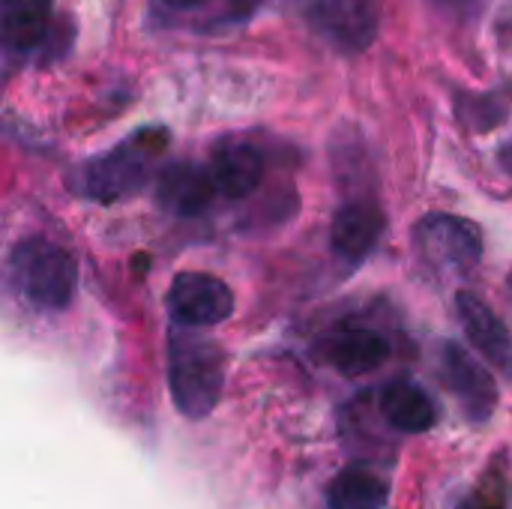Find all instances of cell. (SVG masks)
Wrapping results in <instances>:
<instances>
[{"label":"cell","mask_w":512,"mask_h":509,"mask_svg":"<svg viewBox=\"0 0 512 509\" xmlns=\"http://www.w3.org/2000/svg\"><path fill=\"white\" fill-rule=\"evenodd\" d=\"M225 351L198 330L177 327L168 339V390L174 408L189 420H204L222 399Z\"/></svg>","instance_id":"cell-1"},{"label":"cell","mask_w":512,"mask_h":509,"mask_svg":"<svg viewBox=\"0 0 512 509\" xmlns=\"http://www.w3.org/2000/svg\"><path fill=\"white\" fill-rule=\"evenodd\" d=\"M165 144H168L165 129H141L129 135L123 144L111 147L108 153L75 168L69 174V189L99 204L129 198L147 183L153 171V159L165 150Z\"/></svg>","instance_id":"cell-2"},{"label":"cell","mask_w":512,"mask_h":509,"mask_svg":"<svg viewBox=\"0 0 512 509\" xmlns=\"http://www.w3.org/2000/svg\"><path fill=\"white\" fill-rule=\"evenodd\" d=\"M9 279L18 297L33 309L63 312L75 297L78 267L63 246L45 237H27L9 255Z\"/></svg>","instance_id":"cell-3"},{"label":"cell","mask_w":512,"mask_h":509,"mask_svg":"<svg viewBox=\"0 0 512 509\" xmlns=\"http://www.w3.org/2000/svg\"><path fill=\"white\" fill-rule=\"evenodd\" d=\"M417 249L423 252V258L432 267L450 270L459 276L474 273L483 258L480 228L474 222H468L462 216H450V213L423 216V222L417 225Z\"/></svg>","instance_id":"cell-4"},{"label":"cell","mask_w":512,"mask_h":509,"mask_svg":"<svg viewBox=\"0 0 512 509\" xmlns=\"http://www.w3.org/2000/svg\"><path fill=\"white\" fill-rule=\"evenodd\" d=\"M168 312L186 330L216 327L234 315V291L210 273H177L168 288Z\"/></svg>","instance_id":"cell-5"},{"label":"cell","mask_w":512,"mask_h":509,"mask_svg":"<svg viewBox=\"0 0 512 509\" xmlns=\"http://www.w3.org/2000/svg\"><path fill=\"white\" fill-rule=\"evenodd\" d=\"M309 21L339 51L360 54L378 39L381 9L378 0H312Z\"/></svg>","instance_id":"cell-6"},{"label":"cell","mask_w":512,"mask_h":509,"mask_svg":"<svg viewBox=\"0 0 512 509\" xmlns=\"http://www.w3.org/2000/svg\"><path fill=\"white\" fill-rule=\"evenodd\" d=\"M438 363H441V378H444L447 390L456 396V402L462 405L465 417L471 423H486L498 408V384L489 375V369L483 363H477L456 342L441 345Z\"/></svg>","instance_id":"cell-7"},{"label":"cell","mask_w":512,"mask_h":509,"mask_svg":"<svg viewBox=\"0 0 512 509\" xmlns=\"http://www.w3.org/2000/svg\"><path fill=\"white\" fill-rule=\"evenodd\" d=\"M456 315H459L465 336L480 351V357L486 363H492L495 369H501L507 378H512V333L510 327L492 312V306L483 303L471 291H459L456 294Z\"/></svg>","instance_id":"cell-8"},{"label":"cell","mask_w":512,"mask_h":509,"mask_svg":"<svg viewBox=\"0 0 512 509\" xmlns=\"http://www.w3.org/2000/svg\"><path fill=\"white\" fill-rule=\"evenodd\" d=\"M213 195L216 183L210 177V168L192 162H171L156 177V204L171 216L192 219L210 207Z\"/></svg>","instance_id":"cell-9"},{"label":"cell","mask_w":512,"mask_h":509,"mask_svg":"<svg viewBox=\"0 0 512 509\" xmlns=\"http://www.w3.org/2000/svg\"><path fill=\"white\" fill-rule=\"evenodd\" d=\"M384 228H387V219L378 210V204H372V201L342 204L336 210L333 228H330L333 252L348 264H360V261H366L372 255V249L378 246Z\"/></svg>","instance_id":"cell-10"},{"label":"cell","mask_w":512,"mask_h":509,"mask_svg":"<svg viewBox=\"0 0 512 509\" xmlns=\"http://www.w3.org/2000/svg\"><path fill=\"white\" fill-rule=\"evenodd\" d=\"M210 177H213L219 195L246 198L264 180V156L258 147H252L246 141H228V144L216 147V153L210 159Z\"/></svg>","instance_id":"cell-11"},{"label":"cell","mask_w":512,"mask_h":509,"mask_svg":"<svg viewBox=\"0 0 512 509\" xmlns=\"http://www.w3.org/2000/svg\"><path fill=\"white\" fill-rule=\"evenodd\" d=\"M54 0H3L0 3V33L3 45L18 54H30L51 39Z\"/></svg>","instance_id":"cell-12"},{"label":"cell","mask_w":512,"mask_h":509,"mask_svg":"<svg viewBox=\"0 0 512 509\" xmlns=\"http://www.w3.org/2000/svg\"><path fill=\"white\" fill-rule=\"evenodd\" d=\"M381 414L384 420L405 435L429 432L438 420L432 396L411 378H393L381 393Z\"/></svg>","instance_id":"cell-13"},{"label":"cell","mask_w":512,"mask_h":509,"mask_svg":"<svg viewBox=\"0 0 512 509\" xmlns=\"http://www.w3.org/2000/svg\"><path fill=\"white\" fill-rule=\"evenodd\" d=\"M390 357V342L366 327L345 330L333 339L330 345V363L345 375V378H360L375 372L384 360Z\"/></svg>","instance_id":"cell-14"},{"label":"cell","mask_w":512,"mask_h":509,"mask_svg":"<svg viewBox=\"0 0 512 509\" xmlns=\"http://www.w3.org/2000/svg\"><path fill=\"white\" fill-rule=\"evenodd\" d=\"M165 15L183 18L201 30H216L249 18L258 0H153Z\"/></svg>","instance_id":"cell-15"},{"label":"cell","mask_w":512,"mask_h":509,"mask_svg":"<svg viewBox=\"0 0 512 509\" xmlns=\"http://www.w3.org/2000/svg\"><path fill=\"white\" fill-rule=\"evenodd\" d=\"M384 501H387V483L366 468H348L336 474V480L327 489L330 509H381Z\"/></svg>","instance_id":"cell-16"},{"label":"cell","mask_w":512,"mask_h":509,"mask_svg":"<svg viewBox=\"0 0 512 509\" xmlns=\"http://www.w3.org/2000/svg\"><path fill=\"white\" fill-rule=\"evenodd\" d=\"M441 12H447V15H453V18H459V21H471V18H477L480 12H483V6H486V0H432Z\"/></svg>","instance_id":"cell-17"},{"label":"cell","mask_w":512,"mask_h":509,"mask_svg":"<svg viewBox=\"0 0 512 509\" xmlns=\"http://www.w3.org/2000/svg\"><path fill=\"white\" fill-rule=\"evenodd\" d=\"M456 509H504V495L492 486L477 489L474 495H468Z\"/></svg>","instance_id":"cell-18"},{"label":"cell","mask_w":512,"mask_h":509,"mask_svg":"<svg viewBox=\"0 0 512 509\" xmlns=\"http://www.w3.org/2000/svg\"><path fill=\"white\" fill-rule=\"evenodd\" d=\"M510 297H512V276H510Z\"/></svg>","instance_id":"cell-19"}]
</instances>
